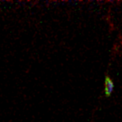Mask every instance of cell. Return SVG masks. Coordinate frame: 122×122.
Returning <instances> with one entry per match:
<instances>
[{
  "instance_id": "6da1fadb",
  "label": "cell",
  "mask_w": 122,
  "mask_h": 122,
  "mask_svg": "<svg viewBox=\"0 0 122 122\" xmlns=\"http://www.w3.org/2000/svg\"><path fill=\"white\" fill-rule=\"evenodd\" d=\"M114 89V84L113 81L109 77V76H106L105 81H104V93L107 97H110L112 94Z\"/></svg>"
}]
</instances>
